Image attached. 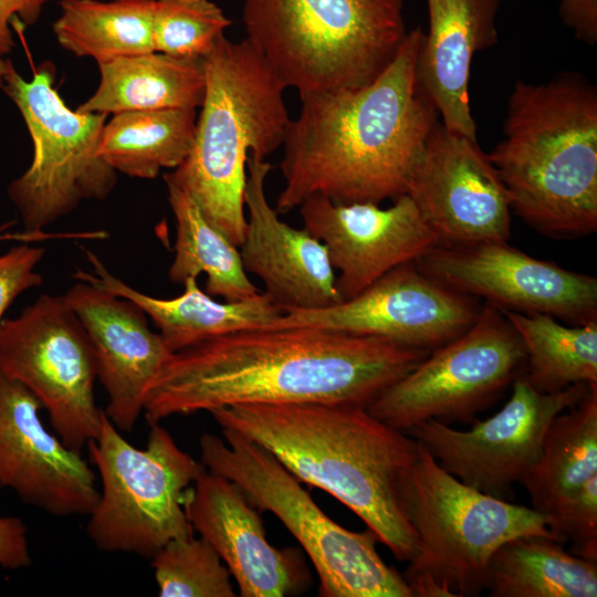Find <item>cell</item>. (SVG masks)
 Segmentation results:
<instances>
[{"label": "cell", "instance_id": "obj_1", "mask_svg": "<svg viewBox=\"0 0 597 597\" xmlns=\"http://www.w3.org/2000/svg\"><path fill=\"white\" fill-rule=\"evenodd\" d=\"M429 350L316 327L229 333L172 353L146 395L149 425L241 404L367 408Z\"/></svg>", "mask_w": 597, "mask_h": 597}, {"label": "cell", "instance_id": "obj_2", "mask_svg": "<svg viewBox=\"0 0 597 597\" xmlns=\"http://www.w3.org/2000/svg\"><path fill=\"white\" fill-rule=\"evenodd\" d=\"M425 32H407L395 59L369 84L300 96L280 168L277 213L312 196L337 203L395 200L406 195L425 144L440 121L420 86L417 59Z\"/></svg>", "mask_w": 597, "mask_h": 597}, {"label": "cell", "instance_id": "obj_3", "mask_svg": "<svg viewBox=\"0 0 597 597\" xmlns=\"http://www.w3.org/2000/svg\"><path fill=\"white\" fill-rule=\"evenodd\" d=\"M268 449L301 482L322 489L355 513L395 558L418 553L402 502L404 480L419 443L365 407L325 402L241 404L209 412Z\"/></svg>", "mask_w": 597, "mask_h": 597}, {"label": "cell", "instance_id": "obj_4", "mask_svg": "<svg viewBox=\"0 0 597 597\" xmlns=\"http://www.w3.org/2000/svg\"><path fill=\"white\" fill-rule=\"evenodd\" d=\"M488 157L528 226L556 238L597 230V88L584 75L517 81Z\"/></svg>", "mask_w": 597, "mask_h": 597}, {"label": "cell", "instance_id": "obj_5", "mask_svg": "<svg viewBox=\"0 0 597 597\" xmlns=\"http://www.w3.org/2000/svg\"><path fill=\"white\" fill-rule=\"evenodd\" d=\"M206 88L185 160L164 175L235 247L244 238L249 154L265 159L284 142L290 117L285 85L247 40L220 35L202 57Z\"/></svg>", "mask_w": 597, "mask_h": 597}, {"label": "cell", "instance_id": "obj_6", "mask_svg": "<svg viewBox=\"0 0 597 597\" xmlns=\"http://www.w3.org/2000/svg\"><path fill=\"white\" fill-rule=\"evenodd\" d=\"M402 0H243L245 39L300 96L374 81L406 34Z\"/></svg>", "mask_w": 597, "mask_h": 597}, {"label": "cell", "instance_id": "obj_7", "mask_svg": "<svg viewBox=\"0 0 597 597\" xmlns=\"http://www.w3.org/2000/svg\"><path fill=\"white\" fill-rule=\"evenodd\" d=\"M402 502L418 538V553L402 574L412 597L481 595L490 586L492 555L517 536L563 543L552 515L465 485L420 443L404 480Z\"/></svg>", "mask_w": 597, "mask_h": 597}, {"label": "cell", "instance_id": "obj_8", "mask_svg": "<svg viewBox=\"0 0 597 597\" xmlns=\"http://www.w3.org/2000/svg\"><path fill=\"white\" fill-rule=\"evenodd\" d=\"M203 433L200 462L235 483L259 511L271 512L313 564L323 597H412L405 578L376 549L367 527L353 532L333 521L268 449L230 429Z\"/></svg>", "mask_w": 597, "mask_h": 597}, {"label": "cell", "instance_id": "obj_9", "mask_svg": "<svg viewBox=\"0 0 597 597\" xmlns=\"http://www.w3.org/2000/svg\"><path fill=\"white\" fill-rule=\"evenodd\" d=\"M86 447L102 484L86 532L100 551L150 559L169 541L193 534L184 494L206 468L164 427L151 423L139 449L104 411L100 433Z\"/></svg>", "mask_w": 597, "mask_h": 597}, {"label": "cell", "instance_id": "obj_10", "mask_svg": "<svg viewBox=\"0 0 597 597\" xmlns=\"http://www.w3.org/2000/svg\"><path fill=\"white\" fill-rule=\"evenodd\" d=\"M54 80V65L45 61L31 81L13 69L1 87L33 143L31 165L8 186L25 231H44L84 200H104L117 180V172L97 154L107 114L69 108Z\"/></svg>", "mask_w": 597, "mask_h": 597}, {"label": "cell", "instance_id": "obj_11", "mask_svg": "<svg viewBox=\"0 0 597 597\" xmlns=\"http://www.w3.org/2000/svg\"><path fill=\"white\" fill-rule=\"evenodd\" d=\"M525 364L519 334L501 310L485 302L464 333L430 350L367 410L404 432L428 420L471 422L521 376Z\"/></svg>", "mask_w": 597, "mask_h": 597}, {"label": "cell", "instance_id": "obj_12", "mask_svg": "<svg viewBox=\"0 0 597 597\" xmlns=\"http://www.w3.org/2000/svg\"><path fill=\"white\" fill-rule=\"evenodd\" d=\"M0 373L34 395L69 448L81 452L97 438L104 410L95 400L96 357L63 295L42 294L1 321Z\"/></svg>", "mask_w": 597, "mask_h": 597}, {"label": "cell", "instance_id": "obj_13", "mask_svg": "<svg viewBox=\"0 0 597 597\" xmlns=\"http://www.w3.org/2000/svg\"><path fill=\"white\" fill-rule=\"evenodd\" d=\"M512 385V395L503 408L486 420H474L470 430L428 420L406 433L465 485L511 501L514 485L522 483L535 465L552 420L578 402L591 384L544 394L523 375Z\"/></svg>", "mask_w": 597, "mask_h": 597}, {"label": "cell", "instance_id": "obj_14", "mask_svg": "<svg viewBox=\"0 0 597 597\" xmlns=\"http://www.w3.org/2000/svg\"><path fill=\"white\" fill-rule=\"evenodd\" d=\"M481 306L421 272L394 268L357 295L317 310H290L263 328L306 326L432 350L464 333Z\"/></svg>", "mask_w": 597, "mask_h": 597}, {"label": "cell", "instance_id": "obj_15", "mask_svg": "<svg viewBox=\"0 0 597 597\" xmlns=\"http://www.w3.org/2000/svg\"><path fill=\"white\" fill-rule=\"evenodd\" d=\"M444 286L501 311L544 313L573 324L597 321V280L540 260L507 241L436 245L416 262Z\"/></svg>", "mask_w": 597, "mask_h": 597}, {"label": "cell", "instance_id": "obj_16", "mask_svg": "<svg viewBox=\"0 0 597 597\" xmlns=\"http://www.w3.org/2000/svg\"><path fill=\"white\" fill-rule=\"evenodd\" d=\"M437 237L438 245L507 241L509 193L478 139L439 121L431 130L407 193Z\"/></svg>", "mask_w": 597, "mask_h": 597}, {"label": "cell", "instance_id": "obj_17", "mask_svg": "<svg viewBox=\"0 0 597 597\" xmlns=\"http://www.w3.org/2000/svg\"><path fill=\"white\" fill-rule=\"evenodd\" d=\"M303 224L327 249L342 301L357 295L394 268L416 262L438 245L408 195L381 208L373 202L337 203L312 196L300 205Z\"/></svg>", "mask_w": 597, "mask_h": 597}, {"label": "cell", "instance_id": "obj_18", "mask_svg": "<svg viewBox=\"0 0 597 597\" xmlns=\"http://www.w3.org/2000/svg\"><path fill=\"white\" fill-rule=\"evenodd\" d=\"M34 395L0 373V486L54 516L88 515L97 474L81 452L46 430Z\"/></svg>", "mask_w": 597, "mask_h": 597}, {"label": "cell", "instance_id": "obj_19", "mask_svg": "<svg viewBox=\"0 0 597 597\" xmlns=\"http://www.w3.org/2000/svg\"><path fill=\"white\" fill-rule=\"evenodd\" d=\"M184 509L228 567L238 596H296L311 586L302 551L270 544L259 510L232 481L205 469L185 491Z\"/></svg>", "mask_w": 597, "mask_h": 597}, {"label": "cell", "instance_id": "obj_20", "mask_svg": "<svg viewBox=\"0 0 597 597\" xmlns=\"http://www.w3.org/2000/svg\"><path fill=\"white\" fill-rule=\"evenodd\" d=\"M273 166L249 154L244 208L248 210L240 255L247 273L264 285V293L280 308L317 310L342 302L326 247L305 228L279 218L265 195V179Z\"/></svg>", "mask_w": 597, "mask_h": 597}, {"label": "cell", "instance_id": "obj_21", "mask_svg": "<svg viewBox=\"0 0 597 597\" xmlns=\"http://www.w3.org/2000/svg\"><path fill=\"white\" fill-rule=\"evenodd\" d=\"M63 296L93 346L97 379L108 399L104 411L119 431L130 432L149 387L172 352L132 301L82 281Z\"/></svg>", "mask_w": 597, "mask_h": 597}, {"label": "cell", "instance_id": "obj_22", "mask_svg": "<svg viewBox=\"0 0 597 597\" xmlns=\"http://www.w3.org/2000/svg\"><path fill=\"white\" fill-rule=\"evenodd\" d=\"M501 0H427L429 29L418 59L420 86L449 130L476 138L469 82L475 53L498 43Z\"/></svg>", "mask_w": 597, "mask_h": 597}, {"label": "cell", "instance_id": "obj_23", "mask_svg": "<svg viewBox=\"0 0 597 597\" xmlns=\"http://www.w3.org/2000/svg\"><path fill=\"white\" fill-rule=\"evenodd\" d=\"M85 254L91 269H76L73 277L139 306L172 353L229 333L263 328L284 313L262 291L244 300L218 302L198 286L197 277L186 279L184 293L176 297H154L109 272L91 250Z\"/></svg>", "mask_w": 597, "mask_h": 597}, {"label": "cell", "instance_id": "obj_24", "mask_svg": "<svg viewBox=\"0 0 597 597\" xmlns=\"http://www.w3.org/2000/svg\"><path fill=\"white\" fill-rule=\"evenodd\" d=\"M100 83L80 112L116 114L129 111L197 109L206 77L202 57H176L159 52L119 57L98 64Z\"/></svg>", "mask_w": 597, "mask_h": 597}, {"label": "cell", "instance_id": "obj_25", "mask_svg": "<svg viewBox=\"0 0 597 597\" xmlns=\"http://www.w3.org/2000/svg\"><path fill=\"white\" fill-rule=\"evenodd\" d=\"M597 475V383L549 423L540 457L523 480L532 507L552 515Z\"/></svg>", "mask_w": 597, "mask_h": 597}, {"label": "cell", "instance_id": "obj_26", "mask_svg": "<svg viewBox=\"0 0 597 597\" xmlns=\"http://www.w3.org/2000/svg\"><path fill=\"white\" fill-rule=\"evenodd\" d=\"M490 597H596L597 562L527 534L502 544L490 561Z\"/></svg>", "mask_w": 597, "mask_h": 597}, {"label": "cell", "instance_id": "obj_27", "mask_svg": "<svg viewBox=\"0 0 597 597\" xmlns=\"http://www.w3.org/2000/svg\"><path fill=\"white\" fill-rule=\"evenodd\" d=\"M197 109L129 111L113 114L103 126L98 156L116 172L154 179L177 168L195 136Z\"/></svg>", "mask_w": 597, "mask_h": 597}, {"label": "cell", "instance_id": "obj_28", "mask_svg": "<svg viewBox=\"0 0 597 597\" xmlns=\"http://www.w3.org/2000/svg\"><path fill=\"white\" fill-rule=\"evenodd\" d=\"M155 0H61L52 29L57 43L97 64L155 51Z\"/></svg>", "mask_w": 597, "mask_h": 597}, {"label": "cell", "instance_id": "obj_29", "mask_svg": "<svg viewBox=\"0 0 597 597\" xmlns=\"http://www.w3.org/2000/svg\"><path fill=\"white\" fill-rule=\"evenodd\" d=\"M168 203L176 220L175 255L168 270L172 283L206 274V293L233 302L251 297L259 287L245 272L239 248L202 214L193 199L165 180Z\"/></svg>", "mask_w": 597, "mask_h": 597}, {"label": "cell", "instance_id": "obj_30", "mask_svg": "<svg viewBox=\"0 0 597 597\" xmlns=\"http://www.w3.org/2000/svg\"><path fill=\"white\" fill-rule=\"evenodd\" d=\"M502 313L523 343L524 377L537 391L553 394L597 383V321L565 326L544 313Z\"/></svg>", "mask_w": 597, "mask_h": 597}, {"label": "cell", "instance_id": "obj_31", "mask_svg": "<svg viewBox=\"0 0 597 597\" xmlns=\"http://www.w3.org/2000/svg\"><path fill=\"white\" fill-rule=\"evenodd\" d=\"M150 561L160 597L238 596L228 567L201 536L174 538Z\"/></svg>", "mask_w": 597, "mask_h": 597}, {"label": "cell", "instance_id": "obj_32", "mask_svg": "<svg viewBox=\"0 0 597 597\" xmlns=\"http://www.w3.org/2000/svg\"><path fill=\"white\" fill-rule=\"evenodd\" d=\"M231 24L210 0H155V51L176 57H203Z\"/></svg>", "mask_w": 597, "mask_h": 597}, {"label": "cell", "instance_id": "obj_33", "mask_svg": "<svg viewBox=\"0 0 597 597\" xmlns=\"http://www.w3.org/2000/svg\"><path fill=\"white\" fill-rule=\"evenodd\" d=\"M553 528L570 553L597 562V475L565 500L552 514Z\"/></svg>", "mask_w": 597, "mask_h": 597}, {"label": "cell", "instance_id": "obj_34", "mask_svg": "<svg viewBox=\"0 0 597 597\" xmlns=\"http://www.w3.org/2000/svg\"><path fill=\"white\" fill-rule=\"evenodd\" d=\"M43 255V248L29 245V242L12 247L0 255V323L21 293L43 283L42 275L35 271Z\"/></svg>", "mask_w": 597, "mask_h": 597}, {"label": "cell", "instance_id": "obj_35", "mask_svg": "<svg viewBox=\"0 0 597 597\" xmlns=\"http://www.w3.org/2000/svg\"><path fill=\"white\" fill-rule=\"evenodd\" d=\"M31 563L25 524L15 516H0V566L18 569Z\"/></svg>", "mask_w": 597, "mask_h": 597}, {"label": "cell", "instance_id": "obj_36", "mask_svg": "<svg viewBox=\"0 0 597 597\" xmlns=\"http://www.w3.org/2000/svg\"><path fill=\"white\" fill-rule=\"evenodd\" d=\"M49 0H0V57H6L14 48L10 29L13 20L25 25L35 24Z\"/></svg>", "mask_w": 597, "mask_h": 597}, {"label": "cell", "instance_id": "obj_37", "mask_svg": "<svg viewBox=\"0 0 597 597\" xmlns=\"http://www.w3.org/2000/svg\"><path fill=\"white\" fill-rule=\"evenodd\" d=\"M558 13L577 40L589 45L597 42V0H561Z\"/></svg>", "mask_w": 597, "mask_h": 597}, {"label": "cell", "instance_id": "obj_38", "mask_svg": "<svg viewBox=\"0 0 597 597\" xmlns=\"http://www.w3.org/2000/svg\"><path fill=\"white\" fill-rule=\"evenodd\" d=\"M15 221H9L6 223L0 224V240H17L21 242H36V241H43L48 239H59V238H81V239H88L90 233L88 231L84 232H71V233H49L45 231H23V232H15L10 233L6 232L9 228H11Z\"/></svg>", "mask_w": 597, "mask_h": 597}, {"label": "cell", "instance_id": "obj_39", "mask_svg": "<svg viewBox=\"0 0 597 597\" xmlns=\"http://www.w3.org/2000/svg\"><path fill=\"white\" fill-rule=\"evenodd\" d=\"M14 69L13 63L8 57H0V90L3 84L4 76Z\"/></svg>", "mask_w": 597, "mask_h": 597}]
</instances>
